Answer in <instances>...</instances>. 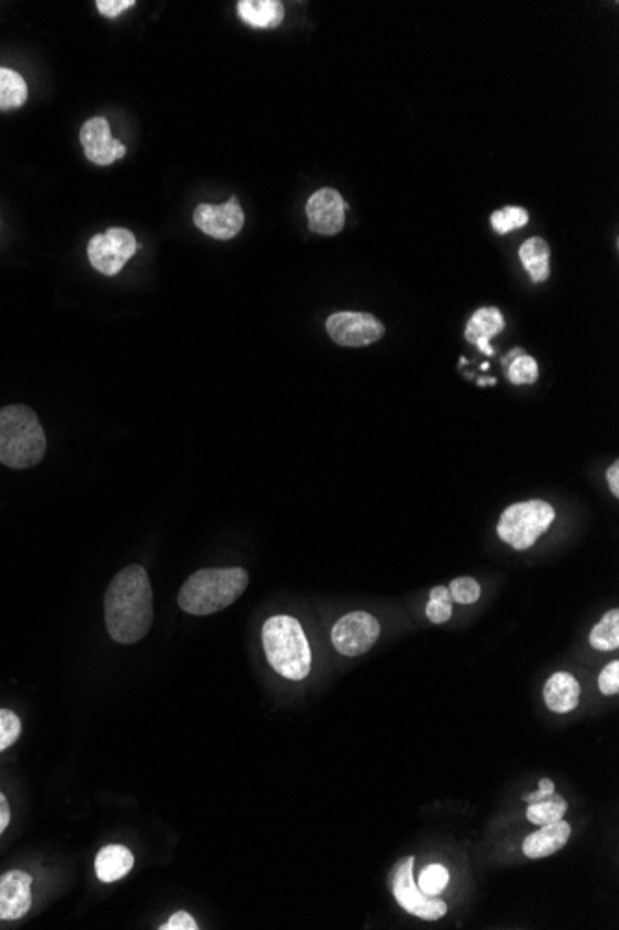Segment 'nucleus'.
Segmentation results:
<instances>
[{"label": "nucleus", "mask_w": 619, "mask_h": 930, "mask_svg": "<svg viewBox=\"0 0 619 930\" xmlns=\"http://www.w3.org/2000/svg\"><path fill=\"white\" fill-rule=\"evenodd\" d=\"M47 437L40 418L27 405L0 407V463L23 471L45 457Z\"/></svg>", "instance_id": "3"}, {"label": "nucleus", "mask_w": 619, "mask_h": 930, "mask_svg": "<svg viewBox=\"0 0 619 930\" xmlns=\"http://www.w3.org/2000/svg\"><path fill=\"white\" fill-rule=\"evenodd\" d=\"M590 645L601 653L618 650L619 647V611L610 609L602 615L601 620L593 626L590 634Z\"/></svg>", "instance_id": "21"}, {"label": "nucleus", "mask_w": 619, "mask_h": 930, "mask_svg": "<svg viewBox=\"0 0 619 930\" xmlns=\"http://www.w3.org/2000/svg\"><path fill=\"white\" fill-rule=\"evenodd\" d=\"M414 863H416V858L406 857L395 866L392 879H389L395 901L399 902L400 908H405L406 912L425 921L444 918L447 913V904L438 896H425L419 890L414 879Z\"/></svg>", "instance_id": "6"}, {"label": "nucleus", "mask_w": 619, "mask_h": 930, "mask_svg": "<svg viewBox=\"0 0 619 930\" xmlns=\"http://www.w3.org/2000/svg\"><path fill=\"white\" fill-rule=\"evenodd\" d=\"M138 251L134 234L129 229L112 228L95 234L88 244V259L97 272L108 277L118 275Z\"/></svg>", "instance_id": "7"}, {"label": "nucleus", "mask_w": 619, "mask_h": 930, "mask_svg": "<svg viewBox=\"0 0 619 930\" xmlns=\"http://www.w3.org/2000/svg\"><path fill=\"white\" fill-rule=\"evenodd\" d=\"M555 516L557 513L552 505L544 499L518 502L503 511L497 524V535L499 539L513 546L514 550H529L530 546L551 528Z\"/></svg>", "instance_id": "5"}, {"label": "nucleus", "mask_w": 619, "mask_h": 930, "mask_svg": "<svg viewBox=\"0 0 619 930\" xmlns=\"http://www.w3.org/2000/svg\"><path fill=\"white\" fill-rule=\"evenodd\" d=\"M527 223H529V212L519 209V206H505L503 211L494 212V216H491V225L499 234L525 228Z\"/></svg>", "instance_id": "25"}, {"label": "nucleus", "mask_w": 619, "mask_h": 930, "mask_svg": "<svg viewBox=\"0 0 619 930\" xmlns=\"http://www.w3.org/2000/svg\"><path fill=\"white\" fill-rule=\"evenodd\" d=\"M193 222L212 239L231 240L242 231L245 216L237 198H232L225 204H199L193 212Z\"/></svg>", "instance_id": "10"}, {"label": "nucleus", "mask_w": 619, "mask_h": 930, "mask_svg": "<svg viewBox=\"0 0 619 930\" xmlns=\"http://www.w3.org/2000/svg\"><path fill=\"white\" fill-rule=\"evenodd\" d=\"M566 811H568V802L560 795L552 793L547 799L530 802L529 808H527V819L541 827V825L560 821V819H564Z\"/></svg>", "instance_id": "22"}, {"label": "nucleus", "mask_w": 619, "mask_h": 930, "mask_svg": "<svg viewBox=\"0 0 619 930\" xmlns=\"http://www.w3.org/2000/svg\"><path fill=\"white\" fill-rule=\"evenodd\" d=\"M247 585L248 574L243 568H203L184 582L176 600L182 611L206 617L232 606Z\"/></svg>", "instance_id": "2"}, {"label": "nucleus", "mask_w": 619, "mask_h": 930, "mask_svg": "<svg viewBox=\"0 0 619 930\" xmlns=\"http://www.w3.org/2000/svg\"><path fill=\"white\" fill-rule=\"evenodd\" d=\"M479 385H496V380H480Z\"/></svg>", "instance_id": "36"}, {"label": "nucleus", "mask_w": 619, "mask_h": 930, "mask_svg": "<svg viewBox=\"0 0 619 930\" xmlns=\"http://www.w3.org/2000/svg\"><path fill=\"white\" fill-rule=\"evenodd\" d=\"M97 10L108 19H115L130 8L135 7L134 0H99Z\"/></svg>", "instance_id": "30"}, {"label": "nucleus", "mask_w": 619, "mask_h": 930, "mask_svg": "<svg viewBox=\"0 0 619 930\" xmlns=\"http://www.w3.org/2000/svg\"><path fill=\"white\" fill-rule=\"evenodd\" d=\"M569 836H571V827L569 822L560 821L549 822V825H541V829L535 835H530L524 841L525 857L538 860V858L551 857L555 852L564 849L568 843Z\"/></svg>", "instance_id": "14"}, {"label": "nucleus", "mask_w": 619, "mask_h": 930, "mask_svg": "<svg viewBox=\"0 0 619 930\" xmlns=\"http://www.w3.org/2000/svg\"><path fill=\"white\" fill-rule=\"evenodd\" d=\"M380 637V625L372 613L353 611L339 618L333 628V645L342 656L356 658L369 653Z\"/></svg>", "instance_id": "8"}, {"label": "nucleus", "mask_w": 619, "mask_h": 930, "mask_svg": "<svg viewBox=\"0 0 619 930\" xmlns=\"http://www.w3.org/2000/svg\"><path fill=\"white\" fill-rule=\"evenodd\" d=\"M21 728V719L12 709H0V752L18 741Z\"/></svg>", "instance_id": "27"}, {"label": "nucleus", "mask_w": 619, "mask_h": 930, "mask_svg": "<svg viewBox=\"0 0 619 930\" xmlns=\"http://www.w3.org/2000/svg\"><path fill=\"white\" fill-rule=\"evenodd\" d=\"M544 700L555 714H569L579 706L580 686L569 673H557L544 687Z\"/></svg>", "instance_id": "16"}, {"label": "nucleus", "mask_w": 619, "mask_h": 930, "mask_svg": "<svg viewBox=\"0 0 619 930\" xmlns=\"http://www.w3.org/2000/svg\"><path fill=\"white\" fill-rule=\"evenodd\" d=\"M80 143L84 148L85 159L97 165L113 164L126 154L123 143L112 137L106 118L85 121L80 131Z\"/></svg>", "instance_id": "12"}, {"label": "nucleus", "mask_w": 619, "mask_h": 930, "mask_svg": "<svg viewBox=\"0 0 619 930\" xmlns=\"http://www.w3.org/2000/svg\"><path fill=\"white\" fill-rule=\"evenodd\" d=\"M503 330H505V319H503L501 311L496 306H483L469 320L468 327H466V341L479 346L480 352L486 353V355H494L490 338L499 335Z\"/></svg>", "instance_id": "15"}, {"label": "nucleus", "mask_w": 619, "mask_h": 930, "mask_svg": "<svg viewBox=\"0 0 619 930\" xmlns=\"http://www.w3.org/2000/svg\"><path fill=\"white\" fill-rule=\"evenodd\" d=\"M237 16L253 29H275L284 19V7L276 0H240Z\"/></svg>", "instance_id": "18"}, {"label": "nucleus", "mask_w": 619, "mask_h": 930, "mask_svg": "<svg viewBox=\"0 0 619 930\" xmlns=\"http://www.w3.org/2000/svg\"><path fill=\"white\" fill-rule=\"evenodd\" d=\"M32 907V877L13 869L0 877V921H18Z\"/></svg>", "instance_id": "13"}, {"label": "nucleus", "mask_w": 619, "mask_h": 930, "mask_svg": "<svg viewBox=\"0 0 619 930\" xmlns=\"http://www.w3.org/2000/svg\"><path fill=\"white\" fill-rule=\"evenodd\" d=\"M521 355H525V352L524 350H521V347H518V350H514V352L508 353L507 358L503 361V366H505V364H507L508 366V364L513 363L514 358L521 357Z\"/></svg>", "instance_id": "35"}, {"label": "nucleus", "mask_w": 619, "mask_h": 930, "mask_svg": "<svg viewBox=\"0 0 619 930\" xmlns=\"http://www.w3.org/2000/svg\"><path fill=\"white\" fill-rule=\"evenodd\" d=\"M10 819H12V811H10L7 795L0 793V836L4 835V830L10 825Z\"/></svg>", "instance_id": "33"}, {"label": "nucleus", "mask_w": 619, "mask_h": 930, "mask_svg": "<svg viewBox=\"0 0 619 930\" xmlns=\"http://www.w3.org/2000/svg\"><path fill=\"white\" fill-rule=\"evenodd\" d=\"M134 863V852L130 851L129 847L115 846V843L102 847L95 858L97 879L106 884L118 882L132 871Z\"/></svg>", "instance_id": "17"}, {"label": "nucleus", "mask_w": 619, "mask_h": 930, "mask_svg": "<svg viewBox=\"0 0 619 930\" xmlns=\"http://www.w3.org/2000/svg\"><path fill=\"white\" fill-rule=\"evenodd\" d=\"M453 615V598H450L449 589L444 585H438L430 590V600L427 604V617L434 625H444Z\"/></svg>", "instance_id": "23"}, {"label": "nucleus", "mask_w": 619, "mask_h": 930, "mask_svg": "<svg viewBox=\"0 0 619 930\" xmlns=\"http://www.w3.org/2000/svg\"><path fill=\"white\" fill-rule=\"evenodd\" d=\"M552 793H555V784L549 778H541L540 784H538V791L536 793L525 795L524 800L530 805V802L547 799Z\"/></svg>", "instance_id": "32"}, {"label": "nucleus", "mask_w": 619, "mask_h": 930, "mask_svg": "<svg viewBox=\"0 0 619 930\" xmlns=\"http://www.w3.org/2000/svg\"><path fill=\"white\" fill-rule=\"evenodd\" d=\"M549 256L551 251L546 240L529 239L519 247V259L535 283H544L549 277Z\"/></svg>", "instance_id": "19"}, {"label": "nucleus", "mask_w": 619, "mask_h": 930, "mask_svg": "<svg viewBox=\"0 0 619 930\" xmlns=\"http://www.w3.org/2000/svg\"><path fill=\"white\" fill-rule=\"evenodd\" d=\"M449 595L458 604H475L480 598V585L474 578H456L450 582Z\"/></svg>", "instance_id": "28"}, {"label": "nucleus", "mask_w": 619, "mask_h": 930, "mask_svg": "<svg viewBox=\"0 0 619 930\" xmlns=\"http://www.w3.org/2000/svg\"><path fill=\"white\" fill-rule=\"evenodd\" d=\"M345 201L342 193L334 188L317 190L306 203L310 231L333 236L338 234L345 225Z\"/></svg>", "instance_id": "11"}, {"label": "nucleus", "mask_w": 619, "mask_h": 930, "mask_svg": "<svg viewBox=\"0 0 619 930\" xmlns=\"http://www.w3.org/2000/svg\"><path fill=\"white\" fill-rule=\"evenodd\" d=\"M599 689L602 695H618L619 693V661H612L599 675Z\"/></svg>", "instance_id": "29"}, {"label": "nucleus", "mask_w": 619, "mask_h": 930, "mask_svg": "<svg viewBox=\"0 0 619 930\" xmlns=\"http://www.w3.org/2000/svg\"><path fill=\"white\" fill-rule=\"evenodd\" d=\"M106 630L119 645H134L151 630L154 595L145 567L129 565L119 570L104 595Z\"/></svg>", "instance_id": "1"}, {"label": "nucleus", "mask_w": 619, "mask_h": 930, "mask_svg": "<svg viewBox=\"0 0 619 930\" xmlns=\"http://www.w3.org/2000/svg\"><path fill=\"white\" fill-rule=\"evenodd\" d=\"M508 380L514 385H532L538 380V363L529 355L514 358L508 364Z\"/></svg>", "instance_id": "26"}, {"label": "nucleus", "mask_w": 619, "mask_h": 930, "mask_svg": "<svg viewBox=\"0 0 619 930\" xmlns=\"http://www.w3.org/2000/svg\"><path fill=\"white\" fill-rule=\"evenodd\" d=\"M29 99V85L13 69L0 68V112L21 109Z\"/></svg>", "instance_id": "20"}, {"label": "nucleus", "mask_w": 619, "mask_h": 930, "mask_svg": "<svg viewBox=\"0 0 619 930\" xmlns=\"http://www.w3.org/2000/svg\"><path fill=\"white\" fill-rule=\"evenodd\" d=\"M327 333L339 346L364 347L380 341L386 330L373 314L336 313L327 319Z\"/></svg>", "instance_id": "9"}, {"label": "nucleus", "mask_w": 619, "mask_h": 930, "mask_svg": "<svg viewBox=\"0 0 619 930\" xmlns=\"http://www.w3.org/2000/svg\"><path fill=\"white\" fill-rule=\"evenodd\" d=\"M265 658L287 680H304L312 669V653L297 618L276 615L267 618L262 630Z\"/></svg>", "instance_id": "4"}, {"label": "nucleus", "mask_w": 619, "mask_h": 930, "mask_svg": "<svg viewBox=\"0 0 619 930\" xmlns=\"http://www.w3.org/2000/svg\"><path fill=\"white\" fill-rule=\"evenodd\" d=\"M608 487L612 491L613 496H619V463L616 461L612 466H608L607 471Z\"/></svg>", "instance_id": "34"}, {"label": "nucleus", "mask_w": 619, "mask_h": 930, "mask_svg": "<svg viewBox=\"0 0 619 930\" xmlns=\"http://www.w3.org/2000/svg\"><path fill=\"white\" fill-rule=\"evenodd\" d=\"M449 884V871L444 866H439V863H433V866H427V868L423 869L422 873H419V879H417V886H419V890L425 893V896H439L442 891L447 888Z\"/></svg>", "instance_id": "24"}, {"label": "nucleus", "mask_w": 619, "mask_h": 930, "mask_svg": "<svg viewBox=\"0 0 619 930\" xmlns=\"http://www.w3.org/2000/svg\"><path fill=\"white\" fill-rule=\"evenodd\" d=\"M160 929H162V930H197L199 927H197V921H195V919H193V916H190V913L184 912V910H181V912L173 913V916H171V918L168 919V923L162 924V927H160Z\"/></svg>", "instance_id": "31"}]
</instances>
